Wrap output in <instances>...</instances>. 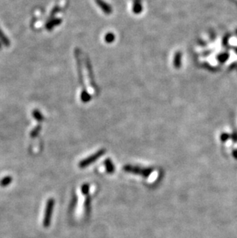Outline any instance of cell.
Here are the masks:
<instances>
[{"mask_svg":"<svg viewBox=\"0 0 237 238\" xmlns=\"http://www.w3.org/2000/svg\"><path fill=\"white\" fill-rule=\"evenodd\" d=\"M54 205H55L54 199L50 198L47 200L46 205L45 214H44V218H43V226L45 227H49L50 224H51L52 216H53Z\"/></svg>","mask_w":237,"mask_h":238,"instance_id":"obj_2","label":"cell"},{"mask_svg":"<svg viewBox=\"0 0 237 238\" xmlns=\"http://www.w3.org/2000/svg\"><path fill=\"white\" fill-rule=\"evenodd\" d=\"M104 165H105V168H106V172H107L108 173H109V174L113 173L114 171H115V166H114L113 162L111 160V159L107 158L106 160H105Z\"/></svg>","mask_w":237,"mask_h":238,"instance_id":"obj_4","label":"cell"},{"mask_svg":"<svg viewBox=\"0 0 237 238\" xmlns=\"http://www.w3.org/2000/svg\"><path fill=\"white\" fill-rule=\"evenodd\" d=\"M12 182H13V177L11 176H6L0 180V187H5L9 185Z\"/></svg>","mask_w":237,"mask_h":238,"instance_id":"obj_5","label":"cell"},{"mask_svg":"<svg viewBox=\"0 0 237 238\" xmlns=\"http://www.w3.org/2000/svg\"><path fill=\"white\" fill-rule=\"evenodd\" d=\"M105 152H106V150L103 149V150H99V151H97V152L95 153V154H92L91 156H89V157H87V158L84 159L82 161L79 162V163H78V167L80 168V169H84V168L87 167V166H89L90 164L96 162L100 157H103V156L104 155Z\"/></svg>","mask_w":237,"mask_h":238,"instance_id":"obj_3","label":"cell"},{"mask_svg":"<svg viewBox=\"0 0 237 238\" xmlns=\"http://www.w3.org/2000/svg\"><path fill=\"white\" fill-rule=\"evenodd\" d=\"M81 191H82V194L85 196L89 195V185L88 184H84L81 187Z\"/></svg>","mask_w":237,"mask_h":238,"instance_id":"obj_7","label":"cell"},{"mask_svg":"<svg viewBox=\"0 0 237 238\" xmlns=\"http://www.w3.org/2000/svg\"><path fill=\"white\" fill-rule=\"evenodd\" d=\"M90 205H91V198L89 195H87L86 197V200H85V209L86 213L89 212L90 210Z\"/></svg>","mask_w":237,"mask_h":238,"instance_id":"obj_6","label":"cell"},{"mask_svg":"<svg viewBox=\"0 0 237 238\" xmlns=\"http://www.w3.org/2000/svg\"><path fill=\"white\" fill-rule=\"evenodd\" d=\"M123 170L126 173H133V174L140 175L143 177H148L151 175L153 171L152 167H141L139 166H133V165L127 164L123 166Z\"/></svg>","mask_w":237,"mask_h":238,"instance_id":"obj_1","label":"cell"}]
</instances>
